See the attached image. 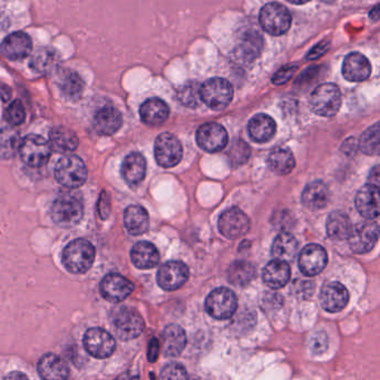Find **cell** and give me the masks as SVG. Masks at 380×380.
Wrapping results in <instances>:
<instances>
[{"instance_id":"1","label":"cell","mask_w":380,"mask_h":380,"mask_svg":"<svg viewBox=\"0 0 380 380\" xmlns=\"http://www.w3.org/2000/svg\"><path fill=\"white\" fill-rule=\"evenodd\" d=\"M95 248L88 240L76 239L63 251V265L67 271L75 275L88 273L95 260Z\"/></svg>"},{"instance_id":"2","label":"cell","mask_w":380,"mask_h":380,"mask_svg":"<svg viewBox=\"0 0 380 380\" xmlns=\"http://www.w3.org/2000/svg\"><path fill=\"white\" fill-rule=\"evenodd\" d=\"M53 221L64 229L78 226L84 216V206L80 196L72 193L60 194L52 206Z\"/></svg>"},{"instance_id":"3","label":"cell","mask_w":380,"mask_h":380,"mask_svg":"<svg viewBox=\"0 0 380 380\" xmlns=\"http://www.w3.org/2000/svg\"><path fill=\"white\" fill-rule=\"evenodd\" d=\"M55 177L67 189L80 188L88 180V167L75 155L62 157L55 167Z\"/></svg>"},{"instance_id":"4","label":"cell","mask_w":380,"mask_h":380,"mask_svg":"<svg viewBox=\"0 0 380 380\" xmlns=\"http://www.w3.org/2000/svg\"><path fill=\"white\" fill-rule=\"evenodd\" d=\"M309 104L317 115L332 117L342 106V92L334 84H322L312 92Z\"/></svg>"},{"instance_id":"5","label":"cell","mask_w":380,"mask_h":380,"mask_svg":"<svg viewBox=\"0 0 380 380\" xmlns=\"http://www.w3.org/2000/svg\"><path fill=\"white\" fill-rule=\"evenodd\" d=\"M200 96L208 107L214 111H221L231 103L233 88L230 82L224 78H211L201 86Z\"/></svg>"},{"instance_id":"6","label":"cell","mask_w":380,"mask_h":380,"mask_svg":"<svg viewBox=\"0 0 380 380\" xmlns=\"http://www.w3.org/2000/svg\"><path fill=\"white\" fill-rule=\"evenodd\" d=\"M19 153L25 164L31 167H41L51 159L52 147L44 137L31 134L21 139Z\"/></svg>"},{"instance_id":"7","label":"cell","mask_w":380,"mask_h":380,"mask_svg":"<svg viewBox=\"0 0 380 380\" xmlns=\"http://www.w3.org/2000/svg\"><path fill=\"white\" fill-rule=\"evenodd\" d=\"M260 25L273 36H281L291 26V15L285 6L278 3L267 4L260 11Z\"/></svg>"},{"instance_id":"8","label":"cell","mask_w":380,"mask_h":380,"mask_svg":"<svg viewBox=\"0 0 380 380\" xmlns=\"http://www.w3.org/2000/svg\"><path fill=\"white\" fill-rule=\"evenodd\" d=\"M114 329L122 340L135 339L144 332V320L141 315L133 309L118 308L112 316Z\"/></svg>"},{"instance_id":"9","label":"cell","mask_w":380,"mask_h":380,"mask_svg":"<svg viewBox=\"0 0 380 380\" xmlns=\"http://www.w3.org/2000/svg\"><path fill=\"white\" fill-rule=\"evenodd\" d=\"M379 238V226L377 221L366 220L352 228L348 240L354 253L364 255L375 247Z\"/></svg>"},{"instance_id":"10","label":"cell","mask_w":380,"mask_h":380,"mask_svg":"<svg viewBox=\"0 0 380 380\" xmlns=\"http://www.w3.org/2000/svg\"><path fill=\"white\" fill-rule=\"evenodd\" d=\"M238 307V299L233 291L228 288H218L208 295L206 309L211 317L220 320L233 316Z\"/></svg>"},{"instance_id":"11","label":"cell","mask_w":380,"mask_h":380,"mask_svg":"<svg viewBox=\"0 0 380 380\" xmlns=\"http://www.w3.org/2000/svg\"><path fill=\"white\" fill-rule=\"evenodd\" d=\"M157 162L163 167L179 164L183 157L181 142L171 133H163L157 137L154 145Z\"/></svg>"},{"instance_id":"12","label":"cell","mask_w":380,"mask_h":380,"mask_svg":"<svg viewBox=\"0 0 380 380\" xmlns=\"http://www.w3.org/2000/svg\"><path fill=\"white\" fill-rule=\"evenodd\" d=\"M84 347L93 357L105 359L113 354L116 342L113 336L104 329L92 328L88 329L84 336Z\"/></svg>"},{"instance_id":"13","label":"cell","mask_w":380,"mask_h":380,"mask_svg":"<svg viewBox=\"0 0 380 380\" xmlns=\"http://www.w3.org/2000/svg\"><path fill=\"white\" fill-rule=\"evenodd\" d=\"M250 229V220L243 211L231 208L224 211L218 218V230L228 239L243 236Z\"/></svg>"},{"instance_id":"14","label":"cell","mask_w":380,"mask_h":380,"mask_svg":"<svg viewBox=\"0 0 380 380\" xmlns=\"http://www.w3.org/2000/svg\"><path fill=\"white\" fill-rule=\"evenodd\" d=\"M229 137L223 126L218 123H206L196 132L199 147L210 153L222 151L228 144Z\"/></svg>"},{"instance_id":"15","label":"cell","mask_w":380,"mask_h":380,"mask_svg":"<svg viewBox=\"0 0 380 380\" xmlns=\"http://www.w3.org/2000/svg\"><path fill=\"white\" fill-rule=\"evenodd\" d=\"M189 268L180 261H169L159 268L157 283L167 291L181 288L189 279Z\"/></svg>"},{"instance_id":"16","label":"cell","mask_w":380,"mask_h":380,"mask_svg":"<svg viewBox=\"0 0 380 380\" xmlns=\"http://www.w3.org/2000/svg\"><path fill=\"white\" fill-rule=\"evenodd\" d=\"M133 290V283L118 273H110L106 275L100 285V295L111 302H121L125 300Z\"/></svg>"},{"instance_id":"17","label":"cell","mask_w":380,"mask_h":380,"mask_svg":"<svg viewBox=\"0 0 380 380\" xmlns=\"http://www.w3.org/2000/svg\"><path fill=\"white\" fill-rule=\"evenodd\" d=\"M328 263L327 252L322 246L309 244L303 248L299 255V269L303 275L314 277L326 268Z\"/></svg>"},{"instance_id":"18","label":"cell","mask_w":380,"mask_h":380,"mask_svg":"<svg viewBox=\"0 0 380 380\" xmlns=\"http://www.w3.org/2000/svg\"><path fill=\"white\" fill-rule=\"evenodd\" d=\"M33 43L27 33L21 31L8 35L0 45V51L6 58L11 60H21L31 55Z\"/></svg>"},{"instance_id":"19","label":"cell","mask_w":380,"mask_h":380,"mask_svg":"<svg viewBox=\"0 0 380 380\" xmlns=\"http://www.w3.org/2000/svg\"><path fill=\"white\" fill-rule=\"evenodd\" d=\"M342 74L349 82H364L371 74V65L367 57L360 53H352L344 58Z\"/></svg>"},{"instance_id":"20","label":"cell","mask_w":380,"mask_h":380,"mask_svg":"<svg viewBox=\"0 0 380 380\" xmlns=\"http://www.w3.org/2000/svg\"><path fill=\"white\" fill-rule=\"evenodd\" d=\"M322 307L329 312H338L347 306L349 293L339 283H329L324 285L320 295Z\"/></svg>"},{"instance_id":"21","label":"cell","mask_w":380,"mask_h":380,"mask_svg":"<svg viewBox=\"0 0 380 380\" xmlns=\"http://www.w3.org/2000/svg\"><path fill=\"white\" fill-rule=\"evenodd\" d=\"M356 208L367 220H374L379 216V188L367 184L356 196Z\"/></svg>"},{"instance_id":"22","label":"cell","mask_w":380,"mask_h":380,"mask_svg":"<svg viewBox=\"0 0 380 380\" xmlns=\"http://www.w3.org/2000/svg\"><path fill=\"white\" fill-rule=\"evenodd\" d=\"M123 116L114 106L100 108L94 117V129L100 135H113L121 129Z\"/></svg>"},{"instance_id":"23","label":"cell","mask_w":380,"mask_h":380,"mask_svg":"<svg viewBox=\"0 0 380 380\" xmlns=\"http://www.w3.org/2000/svg\"><path fill=\"white\" fill-rule=\"evenodd\" d=\"M290 267L287 261L275 259L265 265L263 279L271 289H280L290 280Z\"/></svg>"},{"instance_id":"24","label":"cell","mask_w":380,"mask_h":380,"mask_svg":"<svg viewBox=\"0 0 380 380\" xmlns=\"http://www.w3.org/2000/svg\"><path fill=\"white\" fill-rule=\"evenodd\" d=\"M170 110L165 102L159 98H151L142 104L139 116L143 123L149 126H159L167 121Z\"/></svg>"},{"instance_id":"25","label":"cell","mask_w":380,"mask_h":380,"mask_svg":"<svg viewBox=\"0 0 380 380\" xmlns=\"http://www.w3.org/2000/svg\"><path fill=\"white\" fill-rule=\"evenodd\" d=\"M38 373L43 379H66L70 376V368L57 354H47L39 360Z\"/></svg>"},{"instance_id":"26","label":"cell","mask_w":380,"mask_h":380,"mask_svg":"<svg viewBox=\"0 0 380 380\" xmlns=\"http://www.w3.org/2000/svg\"><path fill=\"white\" fill-rule=\"evenodd\" d=\"M147 173V161L143 155L134 152L127 155L122 165V175L130 185H137L144 180Z\"/></svg>"},{"instance_id":"27","label":"cell","mask_w":380,"mask_h":380,"mask_svg":"<svg viewBox=\"0 0 380 380\" xmlns=\"http://www.w3.org/2000/svg\"><path fill=\"white\" fill-rule=\"evenodd\" d=\"M250 137L258 143H265L273 139L275 134V122L265 114H258L248 124Z\"/></svg>"},{"instance_id":"28","label":"cell","mask_w":380,"mask_h":380,"mask_svg":"<svg viewBox=\"0 0 380 380\" xmlns=\"http://www.w3.org/2000/svg\"><path fill=\"white\" fill-rule=\"evenodd\" d=\"M330 191L322 181H315L303 190L302 204L310 210H320L328 204Z\"/></svg>"},{"instance_id":"29","label":"cell","mask_w":380,"mask_h":380,"mask_svg":"<svg viewBox=\"0 0 380 380\" xmlns=\"http://www.w3.org/2000/svg\"><path fill=\"white\" fill-rule=\"evenodd\" d=\"M131 259L133 265L139 269H152L159 263V251L149 242H139L132 249Z\"/></svg>"},{"instance_id":"30","label":"cell","mask_w":380,"mask_h":380,"mask_svg":"<svg viewBox=\"0 0 380 380\" xmlns=\"http://www.w3.org/2000/svg\"><path fill=\"white\" fill-rule=\"evenodd\" d=\"M163 352L169 357H176L186 344L185 332L177 324H170L163 330L162 334Z\"/></svg>"},{"instance_id":"31","label":"cell","mask_w":380,"mask_h":380,"mask_svg":"<svg viewBox=\"0 0 380 380\" xmlns=\"http://www.w3.org/2000/svg\"><path fill=\"white\" fill-rule=\"evenodd\" d=\"M124 223L132 236H141L149 229V214L142 206H130L124 213Z\"/></svg>"},{"instance_id":"32","label":"cell","mask_w":380,"mask_h":380,"mask_svg":"<svg viewBox=\"0 0 380 380\" xmlns=\"http://www.w3.org/2000/svg\"><path fill=\"white\" fill-rule=\"evenodd\" d=\"M51 147L58 153H70L78 147V137L72 130L64 126H57L49 134Z\"/></svg>"},{"instance_id":"33","label":"cell","mask_w":380,"mask_h":380,"mask_svg":"<svg viewBox=\"0 0 380 380\" xmlns=\"http://www.w3.org/2000/svg\"><path fill=\"white\" fill-rule=\"evenodd\" d=\"M352 229L349 216L342 211H334L327 220V233L332 239H348Z\"/></svg>"},{"instance_id":"34","label":"cell","mask_w":380,"mask_h":380,"mask_svg":"<svg viewBox=\"0 0 380 380\" xmlns=\"http://www.w3.org/2000/svg\"><path fill=\"white\" fill-rule=\"evenodd\" d=\"M271 252L275 259L283 260L289 263L297 255L298 241L292 234L283 232L275 238Z\"/></svg>"},{"instance_id":"35","label":"cell","mask_w":380,"mask_h":380,"mask_svg":"<svg viewBox=\"0 0 380 380\" xmlns=\"http://www.w3.org/2000/svg\"><path fill=\"white\" fill-rule=\"evenodd\" d=\"M269 167L273 172L280 175H287L292 172L295 167V157L291 151L285 147H278L270 154Z\"/></svg>"},{"instance_id":"36","label":"cell","mask_w":380,"mask_h":380,"mask_svg":"<svg viewBox=\"0 0 380 380\" xmlns=\"http://www.w3.org/2000/svg\"><path fill=\"white\" fill-rule=\"evenodd\" d=\"M21 137L19 132L11 127L0 130V159H11L19 151Z\"/></svg>"},{"instance_id":"37","label":"cell","mask_w":380,"mask_h":380,"mask_svg":"<svg viewBox=\"0 0 380 380\" xmlns=\"http://www.w3.org/2000/svg\"><path fill=\"white\" fill-rule=\"evenodd\" d=\"M255 275V265L247 263V261H236L230 265L229 270H228L230 283L234 285H240V287H243V285L251 283Z\"/></svg>"},{"instance_id":"38","label":"cell","mask_w":380,"mask_h":380,"mask_svg":"<svg viewBox=\"0 0 380 380\" xmlns=\"http://www.w3.org/2000/svg\"><path fill=\"white\" fill-rule=\"evenodd\" d=\"M57 82L59 88L67 97L78 98L82 94L83 80L78 73L70 70H62L58 74Z\"/></svg>"},{"instance_id":"39","label":"cell","mask_w":380,"mask_h":380,"mask_svg":"<svg viewBox=\"0 0 380 380\" xmlns=\"http://www.w3.org/2000/svg\"><path fill=\"white\" fill-rule=\"evenodd\" d=\"M263 44L261 35L257 31L246 33V36L243 37L241 44H240V52H241L244 59L253 60L259 56L260 52L263 49Z\"/></svg>"},{"instance_id":"40","label":"cell","mask_w":380,"mask_h":380,"mask_svg":"<svg viewBox=\"0 0 380 380\" xmlns=\"http://www.w3.org/2000/svg\"><path fill=\"white\" fill-rule=\"evenodd\" d=\"M359 149L367 155H377L379 153V124L376 123L362 134Z\"/></svg>"},{"instance_id":"41","label":"cell","mask_w":380,"mask_h":380,"mask_svg":"<svg viewBox=\"0 0 380 380\" xmlns=\"http://www.w3.org/2000/svg\"><path fill=\"white\" fill-rule=\"evenodd\" d=\"M55 55L48 49H41L31 58V66L33 70L43 73L52 68L54 65Z\"/></svg>"},{"instance_id":"42","label":"cell","mask_w":380,"mask_h":380,"mask_svg":"<svg viewBox=\"0 0 380 380\" xmlns=\"http://www.w3.org/2000/svg\"><path fill=\"white\" fill-rule=\"evenodd\" d=\"M26 111L21 100H14L5 111V120L13 126H19L25 122Z\"/></svg>"},{"instance_id":"43","label":"cell","mask_w":380,"mask_h":380,"mask_svg":"<svg viewBox=\"0 0 380 380\" xmlns=\"http://www.w3.org/2000/svg\"><path fill=\"white\" fill-rule=\"evenodd\" d=\"M250 153H251V151H250L249 145L242 139H238V141L234 142L231 149H230V161H231L232 164L239 167V165L247 162L248 159H249Z\"/></svg>"},{"instance_id":"44","label":"cell","mask_w":380,"mask_h":380,"mask_svg":"<svg viewBox=\"0 0 380 380\" xmlns=\"http://www.w3.org/2000/svg\"><path fill=\"white\" fill-rule=\"evenodd\" d=\"M161 378L162 379H184V378H188V374L183 366L179 364H171L163 368Z\"/></svg>"},{"instance_id":"45","label":"cell","mask_w":380,"mask_h":380,"mask_svg":"<svg viewBox=\"0 0 380 380\" xmlns=\"http://www.w3.org/2000/svg\"><path fill=\"white\" fill-rule=\"evenodd\" d=\"M298 70L297 65H287V66L283 67L281 70H278L275 73V76L273 78V83L275 85H283L285 83L289 82L292 78L295 73Z\"/></svg>"},{"instance_id":"46","label":"cell","mask_w":380,"mask_h":380,"mask_svg":"<svg viewBox=\"0 0 380 380\" xmlns=\"http://www.w3.org/2000/svg\"><path fill=\"white\" fill-rule=\"evenodd\" d=\"M200 92H196V85L186 86L181 90L180 100L184 105L194 107L198 105V95Z\"/></svg>"},{"instance_id":"47","label":"cell","mask_w":380,"mask_h":380,"mask_svg":"<svg viewBox=\"0 0 380 380\" xmlns=\"http://www.w3.org/2000/svg\"><path fill=\"white\" fill-rule=\"evenodd\" d=\"M328 347V337L324 332L317 334L311 342V349L316 354H322Z\"/></svg>"},{"instance_id":"48","label":"cell","mask_w":380,"mask_h":380,"mask_svg":"<svg viewBox=\"0 0 380 380\" xmlns=\"http://www.w3.org/2000/svg\"><path fill=\"white\" fill-rule=\"evenodd\" d=\"M329 41H324L322 43H319L318 45L311 49L310 52L307 55V59L308 60H316V59L320 58V57L324 56L329 49Z\"/></svg>"},{"instance_id":"49","label":"cell","mask_w":380,"mask_h":380,"mask_svg":"<svg viewBox=\"0 0 380 380\" xmlns=\"http://www.w3.org/2000/svg\"><path fill=\"white\" fill-rule=\"evenodd\" d=\"M159 344L157 339L153 338L149 342V349H147V358H149V362H155V360L159 357Z\"/></svg>"},{"instance_id":"50","label":"cell","mask_w":380,"mask_h":380,"mask_svg":"<svg viewBox=\"0 0 380 380\" xmlns=\"http://www.w3.org/2000/svg\"><path fill=\"white\" fill-rule=\"evenodd\" d=\"M342 151H344V153H347V154H354L356 151H357V143H356L354 139H349L346 143H344Z\"/></svg>"},{"instance_id":"51","label":"cell","mask_w":380,"mask_h":380,"mask_svg":"<svg viewBox=\"0 0 380 380\" xmlns=\"http://www.w3.org/2000/svg\"><path fill=\"white\" fill-rule=\"evenodd\" d=\"M368 184L375 185V186L379 188V167H374L371 172H370Z\"/></svg>"},{"instance_id":"52","label":"cell","mask_w":380,"mask_h":380,"mask_svg":"<svg viewBox=\"0 0 380 380\" xmlns=\"http://www.w3.org/2000/svg\"><path fill=\"white\" fill-rule=\"evenodd\" d=\"M11 98V90L8 86H0V100H3L4 102H8Z\"/></svg>"},{"instance_id":"53","label":"cell","mask_w":380,"mask_h":380,"mask_svg":"<svg viewBox=\"0 0 380 380\" xmlns=\"http://www.w3.org/2000/svg\"><path fill=\"white\" fill-rule=\"evenodd\" d=\"M288 1L293 4V5H303V4H307L310 0H288Z\"/></svg>"},{"instance_id":"54","label":"cell","mask_w":380,"mask_h":380,"mask_svg":"<svg viewBox=\"0 0 380 380\" xmlns=\"http://www.w3.org/2000/svg\"><path fill=\"white\" fill-rule=\"evenodd\" d=\"M14 377H23V378H26V376H25V375H21V374H16V375L8 376V378H14Z\"/></svg>"},{"instance_id":"55","label":"cell","mask_w":380,"mask_h":380,"mask_svg":"<svg viewBox=\"0 0 380 380\" xmlns=\"http://www.w3.org/2000/svg\"><path fill=\"white\" fill-rule=\"evenodd\" d=\"M324 3H334V0H322Z\"/></svg>"}]
</instances>
